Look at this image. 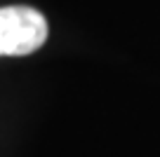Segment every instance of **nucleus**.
Listing matches in <instances>:
<instances>
[{"label":"nucleus","mask_w":160,"mask_h":157,"mask_svg":"<svg viewBox=\"0 0 160 157\" xmlns=\"http://www.w3.org/2000/svg\"><path fill=\"white\" fill-rule=\"evenodd\" d=\"M47 40V21L26 5L0 7V56H24Z\"/></svg>","instance_id":"nucleus-1"}]
</instances>
